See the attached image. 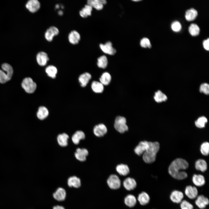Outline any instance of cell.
<instances>
[{
  "instance_id": "1",
  "label": "cell",
  "mask_w": 209,
  "mask_h": 209,
  "mask_svg": "<svg viewBox=\"0 0 209 209\" xmlns=\"http://www.w3.org/2000/svg\"><path fill=\"white\" fill-rule=\"evenodd\" d=\"M188 166V163L186 160L182 158H177L170 165L168 169L169 172L175 179H183L187 177V174L185 172L181 170L186 169Z\"/></svg>"
},
{
  "instance_id": "2",
  "label": "cell",
  "mask_w": 209,
  "mask_h": 209,
  "mask_svg": "<svg viewBox=\"0 0 209 209\" xmlns=\"http://www.w3.org/2000/svg\"><path fill=\"white\" fill-rule=\"evenodd\" d=\"M159 148L160 145L158 142H149V147L143 154V158L144 161L148 163L154 162Z\"/></svg>"
},
{
  "instance_id": "3",
  "label": "cell",
  "mask_w": 209,
  "mask_h": 209,
  "mask_svg": "<svg viewBox=\"0 0 209 209\" xmlns=\"http://www.w3.org/2000/svg\"><path fill=\"white\" fill-rule=\"evenodd\" d=\"M114 127L119 132L123 133L128 130V127L126 124V120L125 117L118 116L115 120Z\"/></svg>"
},
{
  "instance_id": "4",
  "label": "cell",
  "mask_w": 209,
  "mask_h": 209,
  "mask_svg": "<svg viewBox=\"0 0 209 209\" xmlns=\"http://www.w3.org/2000/svg\"><path fill=\"white\" fill-rule=\"evenodd\" d=\"M21 86L25 91L28 93H32L37 88L36 83L30 78H26L23 80Z\"/></svg>"
},
{
  "instance_id": "5",
  "label": "cell",
  "mask_w": 209,
  "mask_h": 209,
  "mask_svg": "<svg viewBox=\"0 0 209 209\" xmlns=\"http://www.w3.org/2000/svg\"><path fill=\"white\" fill-rule=\"evenodd\" d=\"M107 182L109 187L112 190L118 189L121 185L120 180L118 176L115 174L110 175L108 178Z\"/></svg>"
},
{
  "instance_id": "6",
  "label": "cell",
  "mask_w": 209,
  "mask_h": 209,
  "mask_svg": "<svg viewBox=\"0 0 209 209\" xmlns=\"http://www.w3.org/2000/svg\"><path fill=\"white\" fill-rule=\"evenodd\" d=\"M66 194V192L65 189L62 187H59L53 193L52 196L56 201L62 202L65 200Z\"/></svg>"
},
{
  "instance_id": "7",
  "label": "cell",
  "mask_w": 209,
  "mask_h": 209,
  "mask_svg": "<svg viewBox=\"0 0 209 209\" xmlns=\"http://www.w3.org/2000/svg\"><path fill=\"white\" fill-rule=\"evenodd\" d=\"M59 33L58 29L56 26H52L48 28L44 33V37L48 42H51L54 37L58 35Z\"/></svg>"
},
{
  "instance_id": "8",
  "label": "cell",
  "mask_w": 209,
  "mask_h": 209,
  "mask_svg": "<svg viewBox=\"0 0 209 209\" xmlns=\"http://www.w3.org/2000/svg\"><path fill=\"white\" fill-rule=\"evenodd\" d=\"M67 183L69 187L77 189L81 186L82 182L79 177L75 176H73L68 178L67 180Z\"/></svg>"
},
{
  "instance_id": "9",
  "label": "cell",
  "mask_w": 209,
  "mask_h": 209,
  "mask_svg": "<svg viewBox=\"0 0 209 209\" xmlns=\"http://www.w3.org/2000/svg\"><path fill=\"white\" fill-rule=\"evenodd\" d=\"M122 184L124 188L129 191L134 189L137 185L136 180L134 178L130 177L125 179L123 182Z\"/></svg>"
},
{
  "instance_id": "10",
  "label": "cell",
  "mask_w": 209,
  "mask_h": 209,
  "mask_svg": "<svg viewBox=\"0 0 209 209\" xmlns=\"http://www.w3.org/2000/svg\"><path fill=\"white\" fill-rule=\"evenodd\" d=\"M149 142L143 141L140 142L134 149L135 153L140 156L146 151L149 147Z\"/></svg>"
},
{
  "instance_id": "11",
  "label": "cell",
  "mask_w": 209,
  "mask_h": 209,
  "mask_svg": "<svg viewBox=\"0 0 209 209\" xmlns=\"http://www.w3.org/2000/svg\"><path fill=\"white\" fill-rule=\"evenodd\" d=\"M81 39L79 33L77 31L73 30L71 31L68 35V39L70 44L73 45L78 44Z\"/></svg>"
},
{
  "instance_id": "12",
  "label": "cell",
  "mask_w": 209,
  "mask_h": 209,
  "mask_svg": "<svg viewBox=\"0 0 209 209\" xmlns=\"http://www.w3.org/2000/svg\"><path fill=\"white\" fill-rule=\"evenodd\" d=\"M107 129L105 125L101 123L95 126L93 129L94 134L97 136L101 137L103 136L107 132Z\"/></svg>"
},
{
  "instance_id": "13",
  "label": "cell",
  "mask_w": 209,
  "mask_h": 209,
  "mask_svg": "<svg viewBox=\"0 0 209 209\" xmlns=\"http://www.w3.org/2000/svg\"><path fill=\"white\" fill-rule=\"evenodd\" d=\"M26 6L30 12L34 13L40 9V3L37 0H30L28 1Z\"/></svg>"
},
{
  "instance_id": "14",
  "label": "cell",
  "mask_w": 209,
  "mask_h": 209,
  "mask_svg": "<svg viewBox=\"0 0 209 209\" xmlns=\"http://www.w3.org/2000/svg\"><path fill=\"white\" fill-rule=\"evenodd\" d=\"M36 60L39 65L44 66L47 64L49 60V58L46 53L44 51H40L37 55Z\"/></svg>"
},
{
  "instance_id": "15",
  "label": "cell",
  "mask_w": 209,
  "mask_h": 209,
  "mask_svg": "<svg viewBox=\"0 0 209 209\" xmlns=\"http://www.w3.org/2000/svg\"><path fill=\"white\" fill-rule=\"evenodd\" d=\"M100 47L101 50L106 54L113 55L116 52V50L112 47V44L110 42H108L105 44H100Z\"/></svg>"
},
{
  "instance_id": "16",
  "label": "cell",
  "mask_w": 209,
  "mask_h": 209,
  "mask_svg": "<svg viewBox=\"0 0 209 209\" xmlns=\"http://www.w3.org/2000/svg\"><path fill=\"white\" fill-rule=\"evenodd\" d=\"M88 151L86 149L78 148L76 150L75 156L76 158L81 161H84L86 159L88 154Z\"/></svg>"
},
{
  "instance_id": "17",
  "label": "cell",
  "mask_w": 209,
  "mask_h": 209,
  "mask_svg": "<svg viewBox=\"0 0 209 209\" xmlns=\"http://www.w3.org/2000/svg\"><path fill=\"white\" fill-rule=\"evenodd\" d=\"M106 3L107 1L105 0H88L87 1V4L98 10H102L103 8V5L105 4Z\"/></svg>"
},
{
  "instance_id": "18",
  "label": "cell",
  "mask_w": 209,
  "mask_h": 209,
  "mask_svg": "<svg viewBox=\"0 0 209 209\" xmlns=\"http://www.w3.org/2000/svg\"><path fill=\"white\" fill-rule=\"evenodd\" d=\"M183 197V195L181 191L175 190L173 191L171 193L170 198L171 200L173 202L179 203L181 202Z\"/></svg>"
},
{
  "instance_id": "19",
  "label": "cell",
  "mask_w": 209,
  "mask_h": 209,
  "mask_svg": "<svg viewBox=\"0 0 209 209\" xmlns=\"http://www.w3.org/2000/svg\"><path fill=\"white\" fill-rule=\"evenodd\" d=\"M196 205L201 209L204 208L209 203L208 199L203 195L198 196L195 201Z\"/></svg>"
},
{
  "instance_id": "20",
  "label": "cell",
  "mask_w": 209,
  "mask_h": 209,
  "mask_svg": "<svg viewBox=\"0 0 209 209\" xmlns=\"http://www.w3.org/2000/svg\"><path fill=\"white\" fill-rule=\"evenodd\" d=\"M185 193L189 198L193 199L197 197L198 190L195 187H192L191 185L187 186L185 190Z\"/></svg>"
},
{
  "instance_id": "21",
  "label": "cell",
  "mask_w": 209,
  "mask_h": 209,
  "mask_svg": "<svg viewBox=\"0 0 209 209\" xmlns=\"http://www.w3.org/2000/svg\"><path fill=\"white\" fill-rule=\"evenodd\" d=\"M125 205L129 208L134 207L137 202V200L134 195L129 194L126 195L124 199Z\"/></svg>"
},
{
  "instance_id": "22",
  "label": "cell",
  "mask_w": 209,
  "mask_h": 209,
  "mask_svg": "<svg viewBox=\"0 0 209 209\" xmlns=\"http://www.w3.org/2000/svg\"><path fill=\"white\" fill-rule=\"evenodd\" d=\"M116 170L120 175L123 176L127 175L130 172L129 169L128 165L123 164L118 165L116 166Z\"/></svg>"
},
{
  "instance_id": "23",
  "label": "cell",
  "mask_w": 209,
  "mask_h": 209,
  "mask_svg": "<svg viewBox=\"0 0 209 209\" xmlns=\"http://www.w3.org/2000/svg\"><path fill=\"white\" fill-rule=\"evenodd\" d=\"M137 200L141 205L144 206L149 203L150 197L147 193L142 192L138 195Z\"/></svg>"
},
{
  "instance_id": "24",
  "label": "cell",
  "mask_w": 209,
  "mask_h": 209,
  "mask_svg": "<svg viewBox=\"0 0 209 209\" xmlns=\"http://www.w3.org/2000/svg\"><path fill=\"white\" fill-rule=\"evenodd\" d=\"M91 77V75L87 72L81 74L78 79L81 86L84 87L86 86Z\"/></svg>"
},
{
  "instance_id": "25",
  "label": "cell",
  "mask_w": 209,
  "mask_h": 209,
  "mask_svg": "<svg viewBox=\"0 0 209 209\" xmlns=\"http://www.w3.org/2000/svg\"><path fill=\"white\" fill-rule=\"evenodd\" d=\"M85 138L84 133L81 131H78L73 135L72 140L73 143L77 145L79 143L80 140L84 139Z\"/></svg>"
},
{
  "instance_id": "26",
  "label": "cell",
  "mask_w": 209,
  "mask_h": 209,
  "mask_svg": "<svg viewBox=\"0 0 209 209\" xmlns=\"http://www.w3.org/2000/svg\"><path fill=\"white\" fill-rule=\"evenodd\" d=\"M69 136L66 133H63L58 136L57 140L58 144L62 147H65L68 145Z\"/></svg>"
},
{
  "instance_id": "27",
  "label": "cell",
  "mask_w": 209,
  "mask_h": 209,
  "mask_svg": "<svg viewBox=\"0 0 209 209\" xmlns=\"http://www.w3.org/2000/svg\"><path fill=\"white\" fill-rule=\"evenodd\" d=\"M192 181L194 184L198 186L203 185L205 182L204 176L200 174L194 175L192 177Z\"/></svg>"
},
{
  "instance_id": "28",
  "label": "cell",
  "mask_w": 209,
  "mask_h": 209,
  "mask_svg": "<svg viewBox=\"0 0 209 209\" xmlns=\"http://www.w3.org/2000/svg\"><path fill=\"white\" fill-rule=\"evenodd\" d=\"M92 10V8L91 6L88 4L86 5L79 11V15L82 18H87L91 15Z\"/></svg>"
},
{
  "instance_id": "29",
  "label": "cell",
  "mask_w": 209,
  "mask_h": 209,
  "mask_svg": "<svg viewBox=\"0 0 209 209\" xmlns=\"http://www.w3.org/2000/svg\"><path fill=\"white\" fill-rule=\"evenodd\" d=\"M49 114V111L44 106L40 107L37 113V118L41 120L46 118Z\"/></svg>"
},
{
  "instance_id": "30",
  "label": "cell",
  "mask_w": 209,
  "mask_h": 209,
  "mask_svg": "<svg viewBox=\"0 0 209 209\" xmlns=\"http://www.w3.org/2000/svg\"><path fill=\"white\" fill-rule=\"evenodd\" d=\"M197 15V11L195 9L192 8L186 11L185 17L187 21H191L195 19Z\"/></svg>"
},
{
  "instance_id": "31",
  "label": "cell",
  "mask_w": 209,
  "mask_h": 209,
  "mask_svg": "<svg viewBox=\"0 0 209 209\" xmlns=\"http://www.w3.org/2000/svg\"><path fill=\"white\" fill-rule=\"evenodd\" d=\"M154 98L155 101L157 103L165 101L167 99L166 95L159 90L155 93Z\"/></svg>"
},
{
  "instance_id": "32",
  "label": "cell",
  "mask_w": 209,
  "mask_h": 209,
  "mask_svg": "<svg viewBox=\"0 0 209 209\" xmlns=\"http://www.w3.org/2000/svg\"><path fill=\"white\" fill-rule=\"evenodd\" d=\"M91 87L93 91L96 93H102L104 88L103 85L100 82L96 81L92 82Z\"/></svg>"
},
{
  "instance_id": "33",
  "label": "cell",
  "mask_w": 209,
  "mask_h": 209,
  "mask_svg": "<svg viewBox=\"0 0 209 209\" xmlns=\"http://www.w3.org/2000/svg\"><path fill=\"white\" fill-rule=\"evenodd\" d=\"M45 71L48 76L52 78H55L57 71L56 67L53 65H50L46 68Z\"/></svg>"
},
{
  "instance_id": "34",
  "label": "cell",
  "mask_w": 209,
  "mask_h": 209,
  "mask_svg": "<svg viewBox=\"0 0 209 209\" xmlns=\"http://www.w3.org/2000/svg\"><path fill=\"white\" fill-rule=\"evenodd\" d=\"M195 166L196 169L201 172H204L207 169V164L206 161L202 159L198 160L196 162Z\"/></svg>"
},
{
  "instance_id": "35",
  "label": "cell",
  "mask_w": 209,
  "mask_h": 209,
  "mask_svg": "<svg viewBox=\"0 0 209 209\" xmlns=\"http://www.w3.org/2000/svg\"><path fill=\"white\" fill-rule=\"evenodd\" d=\"M111 77L110 75L107 72L103 73L100 78V82L103 85H107L111 82Z\"/></svg>"
},
{
  "instance_id": "36",
  "label": "cell",
  "mask_w": 209,
  "mask_h": 209,
  "mask_svg": "<svg viewBox=\"0 0 209 209\" xmlns=\"http://www.w3.org/2000/svg\"><path fill=\"white\" fill-rule=\"evenodd\" d=\"M2 69L5 71L9 80L12 77L13 73V69L11 66L7 63H4L1 66Z\"/></svg>"
},
{
  "instance_id": "37",
  "label": "cell",
  "mask_w": 209,
  "mask_h": 209,
  "mask_svg": "<svg viewBox=\"0 0 209 209\" xmlns=\"http://www.w3.org/2000/svg\"><path fill=\"white\" fill-rule=\"evenodd\" d=\"M189 31L191 35L195 36L198 35L200 32V28L196 24H192L189 28Z\"/></svg>"
},
{
  "instance_id": "38",
  "label": "cell",
  "mask_w": 209,
  "mask_h": 209,
  "mask_svg": "<svg viewBox=\"0 0 209 209\" xmlns=\"http://www.w3.org/2000/svg\"><path fill=\"white\" fill-rule=\"evenodd\" d=\"M107 59L105 56H102L98 58L97 65L99 68L105 69L107 66Z\"/></svg>"
},
{
  "instance_id": "39",
  "label": "cell",
  "mask_w": 209,
  "mask_h": 209,
  "mask_svg": "<svg viewBox=\"0 0 209 209\" xmlns=\"http://www.w3.org/2000/svg\"><path fill=\"white\" fill-rule=\"evenodd\" d=\"M207 118L204 116L199 117L195 122L197 127L199 128H202L205 127V125L207 122Z\"/></svg>"
},
{
  "instance_id": "40",
  "label": "cell",
  "mask_w": 209,
  "mask_h": 209,
  "mask_svg": "<svg viewBox=\"0 0 209 209\" xmlns=\"http://www.w3.org/2000/svg\"><path fill=\"white\" fill-rule=\"evenodd\" d=\"M201 152L204 155H208L209 152V144L208 142L203 143L201 147Z\"/></svg>"
},
{
  "instance_id": "41",
  "label": "cell",
  "mask_w": 209,
  "mask_h": 209,
  "mask_svg": "<svg viewBox=\"0 0 209 209\" xmlns=\"http://www.w3.org/2000/svg\"><path fill=\"white\" fill-rule=\"evenodd\" d=\"M200 92L203 93L206 95H208L209 93V85L206 83L202 84L199 88Z\"/></svg>"
},
{
  "instance_id": "42",
  "label": "cell",
  "mask_w": 209,
  "mask_h": 209,
  "mask_svg": "<svg viewBox=\"0 0 209 209\" xmlns=\"http://www.w3.org/2000/svg\"><path fill=\"white\" fill-rule=\"evenodd\" d=\"M172 30L174 32H178L181 29V25L180 23L177 21H176L173 22L171 25Z\"/></svg>"
},
{
  "instance_id": "43",
  "label": "cell",
  "mask_w": 209,
  "mask_h": 209,
  "mask_svg": "<svg viewBox=\"0 0 209 209\" xmlns=\"http://www.w3.org/2000/svg\"><path fill=\"white\" fill-rule=\"evenodd\" d=\"M140 44L141 46L142 47L150 48L151 47L150 41L147 38L145 37L141 39Z\"/></svg>"
},
{
  "instance_id": "44",
  "label": "cell",
  "mask_w": 209,
  "mask_h": 209,
  "mask_svg": "<svg viewBox=\"0 0 209 209\" xmlns=\"http://www.w3.org/2000/svg\"><path fill=\"white\" fill-rule=\"evenodd\" d=\"M181 209H193V205L185 200L183 201L180 204Z\"/></svg>"
},
{
  "instance_id": "45",
  "label": "cell",
  "mask_w": 209,
  "mask_h": 209,
  "mask_svg": "<svg viewBox=\"0 0 209 209\" xmlns=\"http://www.w3.org/2000/svg\"><path fill=\"white\" fill-rule=\"evenodd\" d=\"M10 80L6 72L0 70V82L4 83Z\"/></svg>"
},
{
  "instance_id": "46",
  "label": "cell",
  "mask_w": 209,
  "mask_h": 209,
  "mask_svg": "<svg viewBox=\"0 0 209 209\" xmlns=\"http://www.w3.org/2000/svg\"><path fill=\"white\" fill-rule=\"evenodd\" d=\"M203 46L204 48L206 50L208 51L209 49V39L204 40L203 42Z\"/></svg>"
},
{
  "instance_id": "47",
  "label": "cell",
  "mask_w": 209,
  "mask_h": 209,
  "mask_svg": "<svg viewBox=\"0 0 209 209\" xmlns=\"http://www.w3.org/2000/svg\"><path fill=\"white\" fill-rule=\"evenodd\" d=\"M52 209H65L64 206L60 205H57L53 207Z\"/></svg>"
},
{
  "instance_id": "48",
  "label": "cell",
  "mask_w": 209,
  "mask_h": 209,
  "mask_svg": "<svg viewBox=\"0 0 209 209\" xmlns=\"http://www.w3.org/2000/svg\"><path fill=\"white\" fill-rule=\"evenodd\" d=\"M58 13L60 16L62 15L63 14V11L61 10L59 11H58Z\"/></svg>"
},
{
  "instance_id": "49",
  "label": "cell",
  "mask_w": 209,
  "mask_h": 209,
  "mask_svg": "<svg viewBox=\"0 0 209 209\" xmlns=\"http://www.w3.org/2000/svg\"><path fill=\"white\" fill-rule=\"evenodd\" d=\"M60 7L59 5L58 4L55 5V8L56 9H58Z\"/></svg>"
},
{
  "instance_id": "50",
  "label": "cell",
  "mask_w": 209,
  "mask_h": 209,
  "mask_svg": "<svg viewBox=\"0 0 209 209\" xmlns=\"http://www.w3.org/2000/svg\"><path fill=\"white\" fill-rule=\"evenodd\" d=\"M140 1V0H133V1Z\"/></svg>"
},
{
  "instance_id": "51",
  "label": "cell",
  "mask_w": 209,
  "mask_h": 209,
  "mask_svg": "<svg viewBox=\"0 0 209 209\" xmlns=\"http://www.w3.org/2000/svg\"><path fill=\"white\" fill-rule=\"evenodd\" d=\"M52 184H53V183H52ZM54 185H55V184H54ZM57 188H58V187H57Z\"/></svg>"
}]
</instances>
